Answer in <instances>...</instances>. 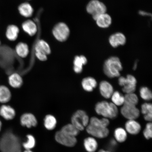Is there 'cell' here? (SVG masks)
Segmentation results:
<instances>
[{"mask_svg": "<svg viewBox=\"0 0 152 152\" xmlns=\"http://www.w3.org/2000/svg\"><path fill=\"white\" fill-rule=\"evenodd\" d=\"M22 27L23 31L31 37L37 34L38 31V26L34 20H28L23 23Z\"/></svg>", "mask_w": 152, "mask_h": 152, "instance_id": "cell-15", "label": "cell"}, {"mask_svg": "<svg viewBox=\"0 0 152 152\" xmlns=\"http://www.w3.org/2000/svg\"><path fill=\"white\" fill-rule=\"evenodd\" d=\"M107 10L106 5L99 0H91L86 7L87 12L92 16L94 20L100 15L106 12Z\"/></svg>", "mask_w": 152, "mask_h": 152, "instance_id": "cell-6", "label": "cell"}, {"mask_svg": "<svg viewBox=\"0 0 152 152\" xmlns=\"http://www.w3.org/2000/svg\"><path fill=\"white\" fill-rule=\"evenodd\" d=\"M26 137L27 141L23 142L22 145L26 150H30L35 147L36 140L34 137L31 134H28Z\"/></svg>", "mask_w": 152, "mask_h": 152, "instance_id": "cell-33", "label": "cell"}, {"mask_svg": "<svg viewBox=\"0 0 152 152\" xmlns=\"http://www.w3.org/2000/svg\"><path fill=\"white\" fill-rule=\"evenodd\" d=\"M57 124L56 119L51 115H47L44 120V125L47 130H52L56 128Z\"/></svg>", "mask_w": 152, "mask_h": 152, "instance_id": "cell-27", "label": "cell"}, {"mask_svg": "<svg viewBox=\"0 0 152 152\" xmlns=\"http://www.w3.org/2000/svg\"><path fill=\"white\" fill-rule=\"evenodd\" d=\"M121 113L123 117L128 120H135L140 115V111L136 106L123 104Z\"/></svg>", "mask_w": 152, "mask_h": 152, "instance_id": "cell-10", "label": "cell"}, {"mask_svg": "<svg viewBox=\"0 0 152 152\" xmlns=\"http://www.w3.org/2000/svg\"><path fill=\"white\" fill-rule=\"evenodd\" d=\"M28 1H30V0H28Z\"/></svg>", "mask_w": 152, "mask_h": 152, "instance_id": "cell-42", "label": "cell"}, {"mask_svg": "<svg viewBox=\"0 0 152 152\" xmlns=\"http://www.w3.org/2000/svg\"><path fill=\"white\" fill-rule=\"evenodd\" d=\"M118 83L123 87L122 91L126 94L134 93L136 90L137 80L134 76L128 75L126 77H119Z\"/></svg>", "mask_w": 152, "mask_h": 152, "instance_id": "cell-8", "label": "cell"}, {"mask_svg": "<svg viewBox=\"0 0 152 152\" xmlns=\"http://www.w3.org/2000/svg\"><path fill=\"white\" fill-rule=\"evenodd\" d=\"M111 98L113 103L116 106L123 105L124 103V96L118 91L114 92Z\"/></svg>", "mask_w": 152, "mask_h": 152, "instance_id": "cell-31", "label": "cell"}, {"mask_svg": "<svg viewBox=\"0 0 152 152\" xmlns=\"http://www.w3.org/2000/svg\"><path fill=\"white\" fill-rule=\"evenodd\" d=\"M1 41H0V47H1Z\"/></svg>", "mask_w": 152, "mask_h": 152, "instance_id": "cell-41", "label": "cell"}, {"mask_svg": "<svg viewBox=\"0 0 152 152\" xmlns=\"http://www.w3.org/2000/svg\"><path fill=\"white\" fill-rule=\"evenodd\" d=\"M18 10L20 15L26 18L33 16L34 11L33 7L28 2L22 3L19 5Z\"/></svg>", "mask_w": 152, "mask_h": 152, "instance_id": "cell-20", "label": "cell"}, {"mask_svg": "<svg viewBox=\"0 0 152 152\" xmlns=\"http://www.w3.org/2000/svg\"><path fill=\"white\" fill-rule=\"evenodd\" d=\"M139 14L142 16H151V14L145 11H140L139 12Z\"/></svg>", "mask_w": 152, "mask_h": 152, "instance_id": "cell-36", "label": "cell"}, {"mask_svg": "<svg viewBox=\"0 0 152 152\" xmlns=\"http://www.w3.org/2000/svg\"><path fill=\"white\" fill-rule=\"evenodd\" d=\"M140 97L144 100L149 101L152 99V92L151 90L147 87H141L140 90Z\"/></svg>", "mask_w": 152, "mask_h": 152, "instance_id": "cell-34", "label": "cell"}, {"mask_svg": "<svg viewBox=\"0 0 152 152\" xmlns=\"http://www.w3.org/2000/svg\"><path fill=\"white\" fill-rule=\"evenodd\" d=\"M24 152H33L31 151V150H26V151H25Z\"/></svg>", "mask_w": 152, "mask_h": 152, "instance_id": "cell-40", "label": "cell"}, {"mask_svg": "<svg viewBox=\"0 0 152 152\" xmlns=\"http://www.w3.org/2000/svg\"><path fill=\"white\" fill-rule=\"evenodd\" d=\"M55 139L58 143L67 147H73L77 142L76 137L68 136L61 131L56 133Z\"/></svg>", "mask_w": 152, "mask_h": 152, "instance_id": "cell-9", "label": "cell"}, {"mask_svg": "<svg viewBox=\"0 0 152 152\" xmlns=\"http://www.w3.org/2000/svg\"><path fill=\"white\" fill-rule=\"evenodd\" d=\"M89 121L88 116L85 112L82 110L76 111L71 118V124L79 131L84 130L85 127L89 124Z\"/></svg>", "mask_w": 152, "mask_h": 152, "instance_id": "cell-5", "label": "cell"}, {"mask_svg": "<svg viewBox=\"0 0 152 152\" xmlns=\"http://www.w3.org/2000/svg\"><path fill=\"white\" fill-rule=\"evenodd\" d=\"M109 41L110 45L116 48L120 45H124L126 43V39L123 33L117 32L110 36Z\"/></svg>", "mask_w": 152, "mask_h": 152, "instance_id": "cell-11", "label": "cell"}, {"mask_svg": "<svg viewBox=\"0 0 152 152\" xmlns=\"http://www.w3.org/2000/svg\"><path fill=\"white\" fill-rule=\"evenodd\" d=\"M81 84L84 90L88 92H92L97 86L96 80L91 77L85 78L82 81Z\"/></svg>", "mask_w": 152, "mask_h": 152, "instance_id": "cell-21", "label": "cell"}, {"mask_svg": "<svg viewBox=\"0 0 152 152\" xmlns=\"http://www.w3.org/2000/svg\"><path fill=\"white\" fill-rule=\"evenodd\" d=\"M95 111L98 115L108 119L115 118L118 113L117 106L113 102L106 101H102L97 103L95 106Z\"/></svg>", "mask_w": 152, "mask_h": 152, "instance_id": "cell-4", "label": "cell"}, {"mask_svg": "<svg viewBox=\"0 0 152 152\" xmlns=\"http://www.w3.org/2000/svg\"><path fill=\"white\" fill-rule=\"evenodd\" d=\"M94 20L96 21L97 26L102 28H109L113 22L111 16L106 12L100 15Z\"/></svg>", "mask_w": 152, "mask_h": 152, "instance_id": "cell-13", "label": "cell"}, {"mask_svg": "<svg viewBox=\"0 0 152 152\" xmlns=\"http://www.w3.org/2000/svg\"><path fill=\"white\" fill-rule=\"evenodd\" d=\"M87 59L83 56H76L74 59L73 69L76 73H81L83 70V66L87 64Z\"/></svg>", "mask_w": 152, "mask_h": 152, "instance_id": "cell-19", "label": "cell"}, {"mask_svg": "<svg viewBox=\"0 0 152 152\" xmlns=\"http://www.w3.org/2000/svg\"><path fill=\"white\" fill-rule=\"evenodd\" d=\"M138 96L134 93L126 94L125 95L124 104L136 106L138 104Z\"/></svg>", "mask_w": 152, "mask_h": 152, "instance_id": "cell-32", "label": "cell"}, {"mask_svg": "<svg viewBox=\"0 0 152 152\" xmlns=\"http://www.w3.org/2000/svg\"><path fill=\"white\" fill-rule=\"evenodd\" d=\"M85 149L88 152H95L98 147V142L95 138L88 137L83 142Z\"/></svg>", "mask_w": 152, "mask_h": 152, "instance_id": "cell-26", "label": "cell"}, {"mask_svg": "<svg viewBox=\"0 0 152 152\" xmlns=\"http://www.w3.org/2000/svg\"><path fill=\"white\" fill-rule=\"evenodd\" d=\"M60 131L68 136L75 137L80 132L72 124L65 125L62 127Z\"/></svg>", "mask_w": 152, "mask_h": 152, "instance_id": "cell-28", "label": "cell"}, {"mask_svg": "<svg viewBox=\"0 0 152 152\" xmlns=\"http://www.w3.org/2000/svg\"><path fill=\"white\" fill-rule=\"evenodd\" d=\"M2 126V124L1 121L0 120V131L1 130Z\"/></svg>", "mask_w": 152, "mask_h": 152, "instance_id": "cell-39", "label": "cell"}, {"mask_svg": "<svg viewBox=\"0 0 152 152\" xmlns=\"http://www.w3.org/2000/svg\"><path fill=\"white\" fill-rule=\"evenodd\" d=\"M0 115L6 120H11L16 115V112L11 106L3 104L0 107Z\"/></svg>", "mask_w": 152, "mask_h": 152, "instance_id": "cell-17", "label": "cell"}, {"mask_svg": "<svg viewBox=\"0 0 152 152\" xmlns=\"http://www.w3.org/2000/svg\"><path fill=\"white\" fill-rule=\"evenodd\" d=\"M114 136L117 142H124L127 138L126 131L122 128H118L115 129L114 132Z\"/></svg>", "mask_w": 152, "mask_h": 152, "instance_id": "cell-30", "label": "cell"}, {"mask_svg": "<svg viewBox=\"0 0 152 152\" xmlns=\"http://www.w3.org/2000/svg\"><path fill=\"white\" fill-rule=\"evenodd\" d=\"M98 152H111V151H106L105 150H104L103 149L100 150Z\"/></svg>", "mask_w": 152, "mask_h": 152, "instance_id": "cell-38", "label": "cell"}, {"mask_svg": "<svg viewBox=\"0 0 152 152\" xmlns=\"http://www.w3.org/2000/svg\"><path fill=\"white\" fill-rule=\"evenodd\" d=\"M11 93L9 88L5 85H0V103L5 104L11 99Z\"/></svg>", "mask_w": 152, "mask_h": 152, "instance_id": "cell-24", "label": "cell"}, {"mask_svg": "<svg viewBox=\"0 0 152 152\" xmlns=\"http://www.w3.org/2000/svg\"><path fill=\"white\" fill-rule=\"evenodd\" d=\"M143 134L144 137L147 140H149L152 138V124L149 123L146 124L145 128L143 131Z\"/></svg>", "mask_w": 152, "mask_h": 152, "instance_id": "cell-35", "label": "cell"}, {"mask_svg": "<svg viewBox=\"0 0 152 152\" xmlns=\"http://www.w3.org/2000/svg\"><path fill=\"white\" fill-rule=\"evenodd\" d=\"M123 69L122 64L117 57H110L104 62L103 70L104 74L109 78L118 77Z\"/></svg>", "mask_w": 152, "mask_h": 152, "instance_id": "cell-3", "label": "cell"}, {"mask_svg": "<svg viewBox=\"0 0 152 152\" xmlns=\"http://www.w3.org/2000/svg\"><path fill=\"white\" fill-rule=\"evenodd\" d=\"M137 61H136L134 63V67H133V69L134 70H135L137 67Z\"/></svg>", "mask_w": 152, "mask_h": 152, "instance_id": "cell-37", "label": "cell"}, {"mask_svg": "<svg viewBox=\"0 0 152 152\" xmlns=\"http://www.w3.org/2000/svg\"><path fill=\"white\" fill-rule=\"evenodd\" d=\"M142 113L144 115V119L145 121H151L152 116V104L149 103H145L141 106Z\"/></svg>", "mask_w": 152, "mask_h": 152, "instance_id": "cell-29", "label": "cell"}, {"mask_svg": "<svg viewBox=\"0 0 152 152\" xmlns=\"http://www.w3.org/2000/svg\"><path fill=\"white\" fill-rule=\"evenodd\" d=\"M99 88L101 94L106 99L111 98L114 92L113 86L107 81H103L101 82Z\"/></svg>", "mask_w": 152, "mask_h": 152, "instance_id": "cell-16", "label": "cell"}, {"mask_svg": "<svg viewBox=\"0 0 152 152\" xmlns=\"http://www.w3.org/2000/svg\"><path fill=\"white\" fill-rule=\"evenodd\" d=\"M20 122L22 126L28 128L35 127L37 124V121L35 115L31 113L23 114L20 117Z\"/></svg>", "mask_w": 152, "mask_h": 152, "instance_id": "cell-12", "label": "cell"}, {"mask_svg": "<svg viewBox=\"0 0 152 152\" xmlns=\"http://www.w3.org/2000/svg\"><path fill=\"white\" fill-rule=\"evenodd\" d=\"M8 83L12 88H18L22 86L23 83V80L21 76L19 74L14 73L9 76Z\"/></svg>", "mask_w": 152, "mask_h": 152, "instance_id": "cell-22", "label": "cell"}, {"mask_svg": "<svg viewBox=\"0 0 152 152\" xmlns=\"http://www.w3.org/2000/svg\"><path fill=\"white\" fill-rule=\"evenodd\" d=\"M19 33L20 29L18 26L15 25H10L7 28L6 36L9 40L14 41L18 39Z\"/></svg>", "mask_w": 152, "mask_h": 152, "instance_id": "cell-23", "label": "cell"}, {"mask_svg": "<svg viewBox=\"0 0 152 152\" xmlns=\"http://www.w3.org/2000/svg\"><path fill=\"white\" fill-rule=\"evenodd\" d=\"M35 53L48 55L50 54L51 48L48 43L43 39H39L36 42L34 46Z\"/></svg>", "mask_w": 152, "mask_h": 152, "instance_id": "cell-14", "label": "cell"}, {"mask_svg": "<svg viewBox=\"0 0 152 152\" xmlns=\"http://www.w3.org/2000/svg\"><path fill=\"white\" fill-rule=\"evenodd\" d=\"M1 152H22L20 139L11 130L7 131L0 138Z\"/></svg>", "mask_w": 152, "mask_h": 152, "instance_id": "cell-2", "label": "cell"}, {"mask_svg": "<svg viewBox=\"0 0 152 152\" xmlns=\"http://www.w3.org/2000/svg\"><path fill=\"white\" fill-rule=\"evenodd\" d=\"M52 34L57 40L64 42L68 39L70 34V30L68 26L64 22H59L54 26Z\"/></svg>", "mask_w": 152, "mask_h": 152, "instance_id": "cell-7", "label": "cell"}, {"mask_svg": "<svg viewBox=\"0 0 152 152\" xmlns=\"http://www.w3.org/2000/svg\"><path fill=\"white\" fill-rule=\"evenodd\" d=\"M15 52L20 58H25L29 54V47L26 43L22 42L19 43L15 47Z\"/></svg>", "mask_w": 152, "mask_h": 152, "instance_id": "cell-25", "label": "cell"}, {"mask_svg": "<svg viewBox=\"0 0 152 152\" xmlns=\"http://www.w3.org/2000/svg\"><path fill=\"white\" fill-rule=\"evenodd\" d=\"M110 124L108 118H103L99 119L96 117L91 118L86 127L87 133L98 138H103L109 135V131L107 128Z\"/></svg>", "mask_w": 152, "mask_h": 152, "instance_id": "cell-1", "label": "cell"}, {"mask_svg": "<svg viewBox=\"0 0 152 152\" xmlns=\"http://www.w3.org/2000/svg\"><path fill=\"white\" fill-rule=\"evenodd\" d=\"M125 128L127 132L132 135L138 134L141 129V125L135 120H128L125 123Z\"/></svg>", "mask_w": 152, "mask_h": 152, "instance_id": "cell-18", "label": "cell"}]
</instances>
